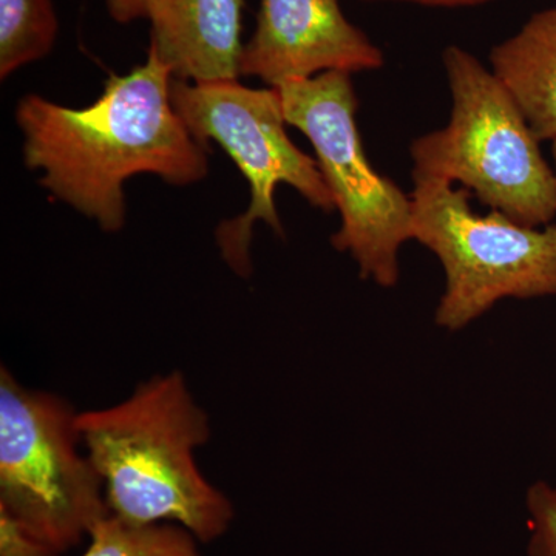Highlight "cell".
<instances>
[{"label":"cell","instance_id":"1","mask_svg":"<svg viewBox=\"0 0 556 556\" xmlns=\"http://www.w3.org/2000/svg\"><path fill=\"white\" fill-rule=\"evenodd\" d=\"M170 68L149 47L148 60L127 75H110L86 109L62 108L28 94L17 104L24 159L42 170L40 185L97 219L108 232L126 219L124 181L159 175L188 186L207 174V146L190 134L172 104Z\"/></svg>","mask_w":556,"mask_h":556},{"label":"cell","instance_id":"2","mask_svg":"<svg viewBox=\"0 0 556 556\" xmlns=\"http://www.w3.org/2000/svg\"><path fill=\"white\" fill-rule=\"evenodd\" d=\"M76 428L113 517L130 525L175 522L203 543L228 530L232 504L195 463L211 437L208 417L181 372L141 383L113 407L78 413Z\"/></svg>","mask_w":556,"mask_h":556},{"label":"cell","instance_id":"3","mask_svg":"<svg viewBox=\"0 0 556 556\" xmlns=\"http://www.w3.org/2000/svg\"><path fill=\"white\" fill-rule=\"evenodd\" d=\"M78 413L0 372V554L61 556L110 514L104 481L80 455Z\"/></svg>","mask_w":556,"mask_h":556},{"label":"cell","instance_id":"4","mask_svg":"<svg viewBox=\"0 0 556 556\" xmlns=\"http://www.w3.org/2000/svg\"><path fill=\"white\" fill-rule=\"evenodd\" d=\"M447 126L412 144L413 174L459 182L485 206L529 228L556 217L555 172L511 94L473 54L444 51Z\"/></svg>","mask_w":556,"mask_h":556},{"label":"cell","instance_id":"5","mask_svg":"<svg viewBox=\"0 0 556 556\" xmlns=\"http://www.w3.org/2000/svg\"><path fill=\"white\" fill-rule=\"evenodd\" d=\"M413 240L445 270L437 324L459 331L504 299L556 295V226L529 228L492 211L479 215L470 190L413 174Z\"/></svg>","mask_w":556,"mask_h":556},{"label":"cell","instance_id":"6","mask_svg":"<svg viewBox=\"0 0 556 556\" xmlns=\"http://www.w3.org/2000/svg\"><path fill=\"white\" fill-rule=\"evenodd\" d=\"M289 126L303 131L342 225L332 247L348 252L362 278L391 288L399 278V249L413 240L412 197L369 163L356 123L357 98L351 75L325 72L276 87Z\"/></svg>","mask_w":556,"mask_h":556},{"label":"cell","instance_id":"7","mask_svg":"<svg viewBox=\"0 0 556 556\" xmlns=\"http://www.w3.org/2000/svg\"><path fill=\"white\" fill-rule=\"evenodd\" d=\"M172 104L201 144L217 141L251 186V204L240 217L219 225L223 258L240 276L251 273L249 247L257 219L283 236L274 190L288 185L314 207L334 211V200L317 161L289 139L283 105L276 87L248 89L237 80L188 83L172 79Z\"/></svg>","mask_w":556,"mask_h":556},{"label":"cell","instance_id":"8","mask_svg":"<svg viewBox=\"0 0 556 556\" xmlns=\"http://www.w3.org/2000/svg\"><path fill=\"white\" fill-rule=\"evenodd\" d=\"M382 65V50L346 20L339 0H262L257 27L241 51L240 75L278 87Z\"/></svg>","mask_w":556,"mask_h":556},{"label":"cell","instance_id":"9","mask_svg":"<svg viewBox=\"0 0 556 556\" xmlns=\"http://www.w3.org/2000/svg\"><path fill=\"white\" fill-rule=\"evenodd\" d=\"M243 0H155L150 10V49L188 83L240 76Z\"/></svg>","mask_w":556,"mask_h":556},{"label":"cell","instance_id":"10","mask_svg":"<svg viewBox=\"0 0 556 556\" xmlns=\"http://www.w3.org/2000/svg\"><path fill=\"white\" fill-rule=\"evenodd\" d=\"M493 75L517 102L540 141L556 139V3L493 47Z\"/></svg>","mask_w":556,"mask_h":556},{"label":"cell","instance_id":"11","mask_svg":"<svg viewBox=\"0 0 556 556\" xmlns=\"http://www.w3.org/2000/svg\"><path fill=\"white\" fill-rule=\"evenodd\" d=\"M58 17L51 0H0V76L42 60L53 49Z\"/></svg>","mask_w":556,"mask_h":556},{"label":"cell","instance_id":"12","mask_svg":"<svg viewBox=\"0 0 556 556\" xmlns=\"http://www.w3.org/2000/svg\"><path fill=\"white\" fill-rule=\"evenodd\" d=\"M80 556H200L197 538L178 525H130L109 514L90 533Z\"/></svg>","mask_w":556,"mask_h":556},{"label":"cell","instance_id":"13","mask_svg":"<svg viewBox=\"0 0 556 556\" xmlns=\"http://www.w3.org/2000/svg\"><path fill=\"white\" fill-rule=\"evenodd\" d=\"M529 511V556H556V485L538 481L526 496Z\"/></svg>","mask_w":556,"mask_h":556},{"label":"cell","instance_id":"14","mask_svg":"<svg viewBox=\"0 0 556 556\" xmlns=\"http://www.w3.org/2000/svg\"><path fill=\"white\" fill-rule=\"evenodd\" d=\"M155 0H105L110 16L118 24H130L137 20H149Z\"/></svg>","mask_w":556,"mask_h":556},{"label":"cell","instance_id":"15","mask_svg":"<svg viewBox=\"0 0 556 556\" xmlns=\"http://www.w3.org/2000/svg\"><path fill=\"white\" fill-rule=\"evenodd\" d=\"M401 2H415L428 7H447V9H457V7H475L490 0H401Z\"/></svg>","mask_w":556,"mask_h":556},{"label":"cell","instance_id":"16","mask_svg":"<svg viewBox=\"0 0 556 556\" xmlns=\"http://www.w3.org/2000/svg\"><path fill=\"white\" fill-rule=\"evenodd\" d=\"M552 142H554V149H552V152H554V160H555V169H554V172H555V182H556V139H554V141H552Z\"/></svg>","mask_w":556,"mask_h":556}]
</instances>
